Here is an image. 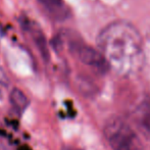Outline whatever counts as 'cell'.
Here are the masks:
<instances>
[{"label":"cell","instance_id":"obj_1","mask_svg":"<svg viewBox=\"0 0 150 150\" xmlns=\"http://www.w3.org/2000/svg\"><path fill=\"white\" fill-rule=\"evenodd\" d=\"M97 44L107 67L117 75L131 76L141 69L144 49L140 33L125 21L113 22L100 32Z\"/></svg>","mask_w":150,"mask_h":150},{"label":"cell","instance_id":"obj_2","mask_svg":"<svg viewBox=\"0 0 150 150\" xmlns=\"http://www.w3.org/2000/svg\"><path fill=\"white\" fill-rule=\"evenodd\" d=\"M103 132L113 150H144L136 132L119 117H109L105 122Z\"/></svg>","mask_w":150,"mask_h":150},{"label":"cell","instance_id":"obj_3","mask_svg":"<svg viewBox=\"0 0 150 150\" xmlns=\"http://www.w3.org/2000/svg\"><path fill=\"white\" fill-rule=\"evenodd\" d=\"M133 119L139 131L150 140V99H144L137 105Z\"/></svg>","mask_w":150,"mask_h":150},{"label":"cell","instance_id":"obj_4","mask_svg":"<svg viewBox=\"0 0 150 150\" xmlns=\"http://www.w3.org/2000/svg\"><path fill=\"white\" fill-rule=\"evenodd\" d=\"M27 30L31 34L32 38H33L34 42H35L36 46H37L38 50H39L40 54L43 57V59L47 61L49 59V50H48V44L47 40H46L45 36H44L43 31L40 29L38 25L35 23H27Z\"/></svg>","mask_w":150,"mask_h":150},{"label":"cell","instance_id":"obj_5","mask_svg":"<svg viewBox=\"0 0 150 150\" xmlns=\"http://www.w3.org/2000/svg\"><path fill=\"white\" fill-rule=\"evenodd\" d=\"M78 55L81 61L89 65L101 67L102 65L106 64L103 56L100 53H97L95 50L88 46H80L78 48ZM107 65V64H106Z\"/></svg>","mask_w":150,"mask_h":150},{"label":"cell","instance_id":"obj_6","mask_svg":"<svg viewBox=\"0 0 150 150\" xmlns=\"http://www.w3.org/2000/svg\"><path fill=\"white\" fill-rule=\"evenodd\" d=\"M9 100L11 102L12 106L20 112H23V111L26 110L27 107L29 106V103H30L26 94L22 90L18 89V88H13L11 90L9 95Z\"/></svg>","mask_w":150,"mask_h":150},{"label":"cell","instance_id":"obj_7","mask_svg":"<svg viewBox=\"0 0 150 150\" xmlns=\"http://www.w3.org/2000/svg\"><path fill=\"white\" fill-rule=\"evenodd\" d=\"M40 2L52 11H58L62 6V0H40Z\"/></svg>","mask_w":150,"mask_h":150},{"label":"cell","instance_id":"obj_8","mask_svg":"<svg viewBox=\"0 0 150 150\" xmlns=\"http://www.w3.org/2000/svg\"><path fill=\"white\" fill-rule=\"evenodd\" d=\"M18 150H31V149L29 148L28 146H23V147H21V148L18 149Z\"/></svg>","mask_w":150,"mask_h":150},{"label":"cell","instance_id":"obj_9","mask_svg":"<svg viewBox=\"0 0 150 150\" xmlns=\"http://www.w3.org/2000/svg\"><path fill=\"white\" fill-rule=\"evenodd\" d=\"M0 98H1V92H0Z\"/></svg>","mask_w":150,"mask_h":150}]
</instances>
